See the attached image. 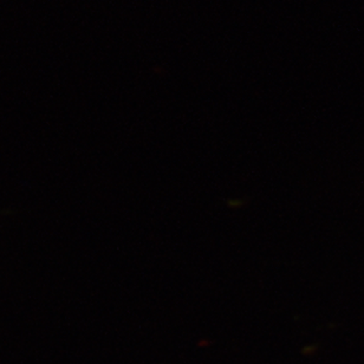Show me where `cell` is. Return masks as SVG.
<instances>
[]
</instances>
